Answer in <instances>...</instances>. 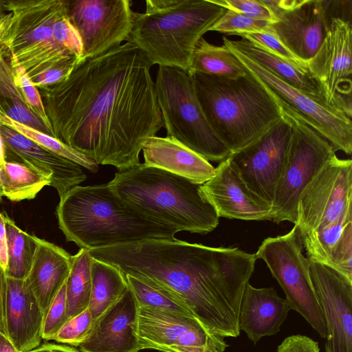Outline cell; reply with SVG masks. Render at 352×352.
Listing matches in <instances>:
<instances>
[{
  "label": "cell",
  "instance_id": "1",
  "mask_svg": "<svg viewBox=\"0 0 352 352\" xmlns=\"http://www.w3.org/2000/svg\"><path fill=\"white\" fill-rule=\"evenodd\" d=\"M152 66L126 41L40 88L53 136L98 165L124 171L139 164L143 145L164 126Z\"/></svg>",
  "mask_w": 352,
  "mask_h": 352
},
{
  "label": "cell",
  "instance_id": "2",
  "mask_svg": "<svg viewBox=\"0 0 352 352\" xmlns=\"http://www.w3.org/2000/svg\"><path fill=\"white\" fill-rule=\"evenodd\" d=\"M89 252L124 275L170 296L211 333L223 338L239 336L240 305L254 270L255 254L177 239L142 240Z\"/></svg>",
  "mask_w": 352,
  "mask_h": 352
},
{
  "label": "cell",
  "instance_id": "3",
  "mask_svg": "<svg viewBox=\"0 0 352 352\" xmlns=\"http://www.w3.org/2000/svg\"><path fill=\"white\" fill-rule=\"evenodd\" d=\"M352 161L335 155L300 195L295 224L309 260L352 276Z\"/></svg>",
  "mask_w": 352,
  "mask_h": 352
},
{
  "label": "cell",
  "instance_id": "4",
  "mask_svg": "<svg viewBox=\"0 0 352 352\" xmlns=\"http://www.w3.org/2000/svg\"><path fill=\"white\" fill-rule=\"evenodd\" d=\"M56 214L66 240L89 250L147 239L175 240L178 232L126 203L108 183L72 188L60 197Z\"/></svg>",
  "mask_w": 352,
  "mask_h": 352
},
{
  "label": "cell",
  "instance_id": "5",
  "mask_svg": "<svg viewBox=\"0 0 352 352\" xmlns=\"http://www.w3.org/2000/svg\"><path fill=\"white\" fill-rule=\"evenodd\" d=\"M188 74L208 124L232 154L253 143L282 118L277 100L247 69L244 76L234 78Z\"/></svg>",
  "mask_w": 352,
  "mask_h": 352
},
{
  "label": "cell",
  "instance_id": "6",
  "mask_svg": "<svg viewBox=\"0 0 352 352\" xmlns=\"http://www.w3.org/2000/svg\"><path fill=\"white\" fill-rule=\"evenodd\" d=\"M123 201L177 232L206 234L219 217L200 192L201 184L140 163L118 171L108 183Z\"/></svg>",
  "mask_w": 352,
  "mask_h": 352
},
{
  "label": "cell",
  "instance_id": "7",
  "mask_svg": "<svg viewBox=\"0 0 352 352\" xmlns=\"http://www.w3.org/2000/svg\"><path fill=\"white\" fill-rule=\"evenodd\" d=\"M226 10L209 0H146L144 12H134L127 41L152 65L188 72L197 43Z\"/></svg>",
  "mask_w": 352,
  "mask_h": 352
},
{
  "label": "cell",
  "instance_id": "8",
  "mask_svg": "<svg viewBox=\"0 0 352 352\" xmlns=\"http://www.w3.org/2000/svg\"><path fill=\"white\" fill-rule=\"evenodd\" d=\"M0 48L32 80L47 70L80 58L53 38L54 23L67 14L65 0L4 1Z\"/></svg>",
  "mask_w": 352,
  "mask_h": 352
},
{
  "label": "cell",
  "instance_id": "9",
  "mask_svg": "<svg viewBox=\"0 0 352 352\" xmlns=\"http://www.w3.org/2000/svg\"><path fill=\"white\" fill-rule=\"evenodd\" d=\"M154 83L167 137L208 162H220L232 155L208 124L187 72L174 67L159 66Z\"/></svg>",
  "mask_w": 352,
  "mask_h": 352
},
{
  "label": "cell",
  "instance_id": "10",
  "mask_svg": "<svg viewBox=\"0 0 352 352\" xmlns=\"http://www.w3.org/2000/svg\"><path fill=\"white\" fill-rule=\"evenodd\" d=\"M289 122L292 135L285 163L272 204V221H297L300 193L324 165L335 155L331 144L305 123L289 107L277 101Z\"/></svg>",
  "mask_w": 352,
  "mask_h": 352
},
{
  "label": "cell",
  "instance_id": "11",
  "mask_svg": "<svg viewBox=\"0 0 352 352\" xmlns=\"http://www.w3.org/2000/svg\"><path fill=\"white\" fill-rule=\"evenodd\" d=\"M296 226L287 233L265 239L256 258L263 260L277 280L292 309L300 314L322 338L327 330L324 316L309 274V260L302 252Z\"/></svg>",
  "mask_w": 352,
  "mask_h": 352
},
{
  "label": "cell",
  "instance_id": "12",
  "mask_svg": "<svg viewBox=\"0 0 352 352\" xmlns=\"http://www.w3.org/2000/svg\"><path fill=\"white\" fill-rule=\"evenodd\" d=\"M278 102L294 110L334 150L352 152V121L340 109L284 82L239 51L226 47Z\"/></svg>",
  "mask_w": 352,
  "mask_h": 352
},
{
  "label": "cell",
  "instance_id": "13",
  "mask_svg": "<svg viewBox=\"0 0 352 352\" xmlns=\"http://www.w3.org/2000/svg\"><path fill=\"white\" fill-rule=\"evenodd\" d=\"M140 349L162 352H224L230 345L192 316L139 307Z\"/></svg>",
  "mask_w": 352,
  "mask_h": 352
},
{
  "label": "cell",
  "instance_id": "14",
  "mask_svg": "<svg viewBox=\"0 0 352 352\" xmlns=\"http://www.w3.org/2000/svg\"><path fill=\"white\" fill-rule=\"evenodd\" d=\"M276 19L269 25L283 44L307 64L336 18L333 1L262 0Z\"/></svg>",
  "mask_w": 352,
  "mask_h": 352
},
{
  "label": "cell",
  "instance_id": "15",
  "mask_svg": "<svg viewBox=\"0 0 352 352\" xmlns=\"http://www.w3.org/2000/svg\"><path fill=\"white\" fill-rule=\"evenodd\" d=\"M67 16L82 41L80 60L92 58L127 41L134 12L129 0L66 1Z\"/></svg>",
  "mask_w": 352,
  "mask_h": 352
},
{
  "label": "cell",
  "instance_id": "16",
  "mask_svg": "<svg viewBox=\"0 0 352 352\" xmlns=\"http://www.w3.org/2000/svg\"><path fill=\"white\" fill-rule=\"evenodd\" d=\"M351 21L333 18L318 50L307 63L325 102L351 118Z\"/></svg>",
  "mask_w": 352,
  "mask_h": 352
},
{
  "label": "cell",
  "instance_id": "17",
  "mask_svg": "<svg viewBox=\"0 0 352 352\" xmlns=\"http://www.w3.org/2000/svg\"><path fill=\"white\" fill-rule=\"evenodd\" d=\"M292 135V126L282 113V118L256 141L229 157L246 186L271 204Z\"/></svg>",
  "mask_w": 352,
  "mask_h": 352
},
{
  "label": "cell",
  "instance_id": "18",
  "mask_svg": "<svg viewBox=\"0 0 352 352\" xmlns=\"http://www.w3.org/2000/svg\"><path fill=\"white\" fill-rule=\"evenodd\" d=\"M309 267L324 316L326 352H352V280L319 262L309 260Z\"/></svg>",
  "mask_w": 352,
  "mask_h": 352
},
{
  "label": "cell",
  "instance_id": "19",
  "mask_svg": "<svg viewBox=\"0 0 352 352\" xmlns=\"http://www.w3.org/2000/svg\"><path fill=\"white\" fill-rule=\"evenodd\" d=\"M200 192L219 218L272 221V204L246 186L229 157L220 162L214 176L201 185Z\"/></svg>",
  "mask_w": 352,
  "mask_h": 352
},
{
  "label": "cell",
  "instance_id": "20",
  "mask_svg": "<svg viewBox=\"0 0 352 352\" xmlns=\"http://www.w3.org/2000/svg\"><path fill=\"white\" fill-rule=\"evenodd\" d=\"M5 160L25 164L51 179L60 197L86 179L82 167L38 145L6 125H0Z\"/></svg>",
  "mask_w": 352,
  "mask_h": 352
},
{
  "label": "cell",
  "instance_id": "21",
  "mask_svg": "<svg viewBox=\"0 0 352 352\" xmlns=\"http://www.w3.org/2000/svg\"><path fill=\"white\" fill-rule=\"evenodd\" d=\"M138 305L128 289L122 297L94 322L81 352H138Z\"/></svg>",
  "mask_w": 352,
  "mask_h": 352
},
{
  "label": "cell",
  "instance_id": "22",
  "mask_svg": "<svg viewBox=\"0 0 352 352\" xmlns=\"http://www.w3.org/2000/svg\"><path fill=\"white\" fill-rule=\"evenodd\" d=\"M6 322L8 338L19 352L41 344L44 314L24 280L7 277Z\"/></svg>",
  "mask_w": 352,
  "mask_h": 352
},
{
  "label": "cell",
  "instance_id": "23",
  "mask_svg": "<svg viewBox=\"0 0 352 352\" xmlns=\"http://www.w3.org/2000/svg\"><path fill=\"white\" fill-rule=\"evenodd\" d=\"M291 307L272 287H245L239 313V327L256 344L263 337L276 334Z\"/></svg>",
  "mask_w": 352,
  "mask_h": 352
},
{
  "label": "cell",
  "instance_id": "24",
  "mask_svg": "<svg viewBox=\"0 0 352 352\" xmlns=\"http://www.w3.org/2000/svg\"><path fill=\"white\" fill-rule=\"evenodd\" d=\"M72 257L62 248L38 239L34 258L24 280L37 300L44 317L67 280L71 269Z\"/></svg>",
  "mask_w": 352,
  "mask_h": 352
},
{
  "label": "cell",
  "instance_id": "25",
  "mask_svg": "<svg viewBox=\"0 0 352 352\" xmlns=\"http://www.w3.org/2000/svg\"><path fill=\"white\" fill-rule=\"evenodd\" d=\"M144 163L191 182L203 184L214 175L215 168L201 156L169 137L149 138L142 148Z\"/></svg>",
  "mask_w": 352,
  "mask_h": 352
},
{
  "label": "cell",
  "instance_id": "26",
  "mask_svg": "<svg viewBox=\"0 0 352 352\" xmlns=\"http://www.w3.org/2000/svg\"><path fill=\"white\" fill-rule=\"evenodd\" d=\"M223 45L236 50L287 84L325 101L323 93L307 67L273 55L248 41L223 37Z\"/></svg>",
  "mask_w": 352,
  "mask_h": 352
},
{
  "label": "cell",
  "instance_id": "27",
  "mask_svg": "<svg viewBox=\"0 0 352 352\" xmlns=\"http://www.w3.org/2000/svg\"><path fill=\"white\" fill-rule=\"evenodd\" d=\"M91 275L88 309L94 322L122 297L129 287L124 275L118 268L94 258Z\"/></svg>",
  "mask_w": 352,
  "mask_h": 352
},
{
  "label": "cell",
  "instance_id": "28",
  "mask_svg": "<svg viewBox=\"0 0 352 352\" xmlns=\"http://www.w3.org/2000/svg\"><path fill=\"white\" fill-rule=\"evenodd\" d=\"M0 114H6L14 121L53 136L52 131L29 107L16 87L9 60L1 48Z\"/></svg>",
  "mask_w": 352,
  "mask_h": 352
},
{
  "label": "cell",
  "instance_id": "29",
  "mask_svg": "<svg viewBox=\"0 0 352 352\" xmlns=\"http://www.w3.org/2000/svg\"><path fill=\"white\" fill-rule=\"evenodd\" d=\"M50 184L48 176L23 163L6 161L0 168L1 191L11 201L32 199Z\"/></svg>",
  "mask_w": 352,
  "mask_h": 352
},
{
  "label": "cell",
  "instance_id": "30",
  "mask_svg": "<svg viewBox=\"0 0 352 352\" xmlns=\"http://www.w3.org/2000/svg\"><path fill=\"white\" fill-rule=\"evenodd\" d=\"M187 72L234 78L244 76L246 69L224 45H212L202 37L195 48Z\"/></svg>",
  "mask_w": 352,
  "mask_h": 352
},
{
  "label": "cell",
  "instance_id": "31",
  "mask_svg": "<svg viewBox=\"0 0 352 352\" xmlns=\"http://www.w3.org/2000/svg\"><path fill=\"white\" fill-rule=\"evenodd\" d=\"M89 250L80 248L72 257V265L66 285V305L68 319L88 308L91 292Z\"/></svg>",
  "mask_w": 352,
  "mask_h": 352
},
{
  "label": "cell",
  "instance_id": "32",
  "mask_svg": "<svg viewBox=\"0 0 352 352\" xmlns=\"http://www.w3.org/2000/svg\"><path fill=\"white\" fill-rule=\"evenodd\" d=\"M4 219L8 245L6 276L25 280L34 258L38 238L22 230L7 215Z\"/></svg>",
  "mask_w": 352,
  "mask_h": 352
},
{
  "label": "cell",
  "instance_id": "33",
  "mask_svg": "<svg viewBox=\"0 0 352 352\" xmlns=\"http://www.w3.org/2000/svg\"><path fill=\"white\" fill-rule=\"evenodd\" d=\"M0 123L12 128L56 155L75 162L92 173L98 171V165L93 160L49 134L14 121L6 114H0Z\"/></svg>",
  "mask_w": 352,
  "mask_h": 352
},
{
  "label": "cell",
  "instance_id": "34",
  "mask_svg": "<svg viewBox=\"0 0 352 352\" xmlns=\"http://www.w3.org/2000/svg\"><path fill=\"white\" fill-rule=\"evenodd\" d=\"M124 276L138 307H147L194 316L184 305L164 292L131 275L126 274Z\"/></svg>",
  "mask_w": 352,
  "mask_h": 352
},
{
  "label": "cell",
  "instance_id": "35",
  "mask_svg": "<svg viewBox=\"0 0 352 352\" xmlns=\"http://www.w3.org/2000/svg\"><path fill=\"white\" fill-rule=\"evenodd\" d=\"M9 62L12 68L13 80L16 87L29 107L43 120L46 126L52 132L42 97L38 88L22 66L13 60H9Z\"/></svg>",
  "mask_w": 352,
  "mask_h": 352
},
{
  "label": "cell",
  "instance_id": "36",
  "mask_svg": "<svg viewBox=\"0 0 352 352\" xmlns=\"http://www.w3.org/2000/svg\"><path fill=\"white\" fill-rule=\"evenodd\" d=\"M270 23L267 21L256 20L244 14L226 10L223 14L212 25L209 31L240 36L243 34L265 31Z\"/></svg>",
  "mask_w": 352,
  "mask_h": 352
},
{
  "label": "cell",
  "instance_id": "37",
  "mask_svg": "<svg viewBox=\"0 0 352 352\" xmlns=\"http://www.w3.org/2000/svg\"><path fill=\"white\" fill-rule=\"evenodd\" d=\"M94 324L89 309L69 319L54 340L73 346H78L88 336Z\"/></svg>",
  "mask_w": 352,
  "mask_h": 352
},
{
  "label": "cell",
  "instance_id": "38",
  "mask_svg": "<svg viewBox=\"0 0 352 352\" xmlns=\"http://www.w3.org/2000/svg\"><path fill=\"white\" fill-rule=\"evenodd\" d=\"M239 36L273 55L298 65L307 67L306 63L297 58L283 44L275 34L270 30L269 26L265 31L243 34Z\"/></svg>",
  "mask_w": 352,
  "mask_h": 352
},
{
  "label": "cell",
  "instance_id": "39",
  "mask_svg": "<svg viewBox=\"0 0 352 352\" xmlns=\"http://www.w3.org/2000/svg\"><path fill=\"white\" fill-rule=\"evenodd\" d=\"M65 283L57 294L44 317L42 330L43 340H54L59 331L69 320L67 314Z\"/></svg>",
  "mask_w": 352,
  "mask_h": 352
},
{
  "label": "cell",
  "instance_id": "40",
  "mask_svg": "<svg viewBox=\"0 0 352 352\" xmlns=\"http://www.w3.org/2000/svg\"><path fill=\"white\" fill-rule=\"evenodd\" d=\"M226 10H232L250 18L273 23L276 21L271 10L262 0H209Z\"/></svg>",
  "mask_w": 352,
  "mask_h": 352
},
{
  "label": "cell",
  "instance_id": "41",
  "mask_svg": "<svg viewBox=\"0 0 352 352\" xmlns=\"http://www.w3.org/2000/svg\"><path fill=\"white\" fill-rule=\"evenodd\" d=\"M53 38L59 45L80 59L82 53L81 38L69 19L67 12L54 23Z\"/></svg>",
  "mask_w": 352,
  "mask_h": 352
},
{
  "label": "cell",
  "instance_id": "42",
  "mask_svg": "<svg viewBox=\"0 0 352 352\" xmlns=\"http://www.w3.org/2000/svg\"><path fill=\"white\" fill-rule=\"evenodd\" d=\"M78 62L74 61L50 69L34 78L32 81L39 89L58 83L67 78Z\"/></svg>",
  "mask_w": 352,
  "mask_h": 352
},
{
  "label": "cell",
  "instance_id": "43",
  "mask_svg": "<svg viewBox=\"0 0 352 352\" xmlns=\"http://www.w3.org/2000/svg\"><path fill=\"white\" fill-rule=\"evenodd\" d=\"M276 352H320L318 343L302 335L287 337L277 347Z\"/></svg>",
  "mask_w": 352,
  "mask_h": 352
},
{
  "label": "cell",
  "instance_id": "44",
  "mask_svg": "<svg viewBox=\"0 0 352 352\" xmlns=\"http://www.w3.org/2000/svg\"><path fill=\"white\" fill-rule=\"evenodd\" d=\"M7 289V276L0 265V333L8 337L6 322Z\"/></svg>",
  "mask_w": 352,
  "mask_h": 352
},
{
  "label": "cell",
  "instance_id": "45",
  "mask_svg": "<svg viewBox=\"0 0 352 352\" xmlns=\"http://www.w3.org/2000/svg\"><path fill=\"white\" fill-rule=\"evenodd\" d=\"M8 264L7 235L4 215L0 212V265L6 271Z\"/></svg>",
  "mask_w": 352,
  "mask_h": 352
},
{
  "label": "cell",
  "instance_id": "46",
  "mask_svg": "<svg viewBox=\"0 0 352 352\" xmlns=\"http://www.w3.org/2000/svg\"><path fill=\"white\" fill-rule=\"evenodd\" d=\"M28 352H79L74 347L53 343L40 344L36 348Z\"/></svg>",
  "mask_w": 352,
  "mask_h": 352
},
{
  "label": "cell",
  "instance_id": "47",
  "mask_svg": "<svg viewBox=\"0 0 352 352\" xmlns=\"http://www.w3.org/2000/svg\"><path fill=\"white\" fill-rule=\"evenodd\" d=\"M0 352H19L10 339L0 333Z\"/></svg>",
  "mask_w": 352,
  "mask_h": 352
},
{
  "label": "cell",
  "instance_id": "48",
  "mask_svg": "<svg viewBox=\"0 0 352 352\" xmlns=\"http://www.w3.org/2000/svg\"><path fill=\"white\" fill-rule=\"evenodd\" d=\"M5 162V148L0 133V168L4 164Z\"/></svg>",
  "mask_w": 352,
  "mask_h": 352
},
{
  "label": "cell",
  "instance_id": "49",
  "mask_svg": "<svg viewBox=\"0 0 352 352\" xmlns=\"http://www.w3.org/2000/svg\"><path fill=\"white\" fill-rule=\"evenodd\" d=\"M2 198H3V195H2L1 188H0V203L2 201Z\"/></svg>",
  "mask_w": 352,
  "mask_h": 352
},
{
  "label": "cell",
  "instance_id": "50",
  "mask_svg": "<svg viewBox=\"0 0 352 352\" xmlns=\"http://www.w3.org/2000/svg\"><path fill=\"white\" fill-rule=\"evenodd\" d=\"M0 125H1V123H0Z\"/></svg>",
  "mask_w": 352,
  "mask_h": 352
}]
</instances>
